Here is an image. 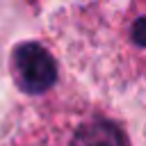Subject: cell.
Returning <instances> with one entry per match:
<instances>
[{
  "mask_svg": "<svg viewBox=\"0 0 146 146\" xmlns=\"http://www.w3.org/2000/svg\"><path fill=\"white\" fill-rule=\"evenodd\" d=\"M55 128V146H128L123 132L98 114H73Z\"/></svg>",
  "mask_w": 146,
  "mask_h": 146,
  "instance_id": "cell-1",
  "label": "cell"
},
{
  "mask_svg": "<svg viewBox=\"0 0 146 146\" xmlns=\"http://www.w3.org/2000/svg\"><path fill=\"white\" fill-rule=\"evenodd\" d=\"M11 73L16 84L27 94L48 91L57 80V68L48 50L34 41H25L14 48Z\"/></svg>",
  "mask_w": 146,
  "mask_h": 146,
  "instance_id": "cell-2",
  "label": "cell"
},
{
  "mask_svg": "<svg viewBox=\"0 0 146 146\" xmlns=\"http://www.w3.org/2000/svg\"><path fill=\"white\" fill-rule=\"evenodd\" d=\"M128 39L132 46L146 50V7H141L132 21H130V27H128Z\"/></svg>",
  "mask_w": 146,
  "mask_h": 146,
  "instance_id": "cell-3",
  "label": "cell"
}]
</instances>
